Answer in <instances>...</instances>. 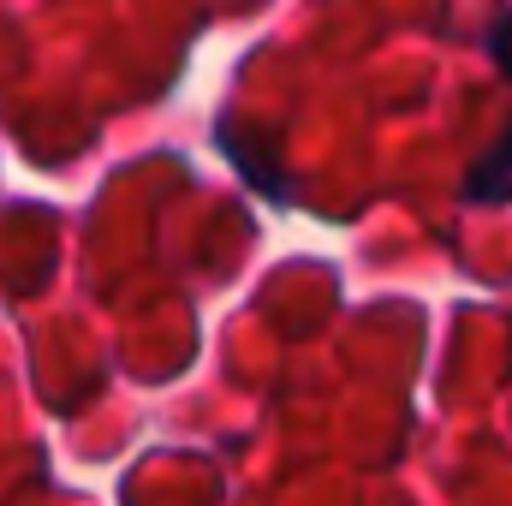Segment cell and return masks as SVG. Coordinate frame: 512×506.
Listing matches in <instances>:
<instances>
[{"mask_svg": "<svg viewBox=\"0 0 512 506\" xmlns=\"http://www.w3.org/2000/svg\"><path fill=\"white\" fill-rule=\"evenodd\" d=\"M465 197H471V203H507L512 197V126L501 131V143H489V149L471 161Z\"/></svg>", "mask_w": 512, "mask_h": 506, "instance_id": "6da1fadb", "label": "cell"}, {"mask_svg": "<svg viewBox=\"0 0 512 506\" xmlns=\"http://www.w3.org/2000/svg\"><path fill=\"white\" fill-rule=\"evenodd\" d=\"M489 54H495V66L512 78V12H501V18L489 24Z\"/></svg>", "mask_w": 512, "mask_h": 506, "instance_id": "7a4b0ae2", "label": "cell"}]
</instances>
